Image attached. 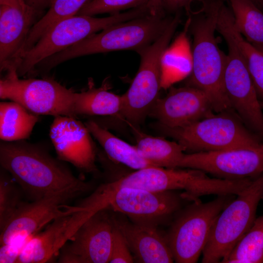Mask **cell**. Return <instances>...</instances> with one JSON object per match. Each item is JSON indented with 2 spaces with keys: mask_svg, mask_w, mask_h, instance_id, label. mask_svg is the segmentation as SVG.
<instances>
[{
  "mask_svg": "<svg viewBox=\"0 0 263 263\" xmlns=\"http://www.w3.org/2000/svg\"><path fill=\"white\" fill-rule=\"evenodd\" d=\"M0 163L33 201L64 191L82 194L91 184L76 177L41 146L23 140L2 141Z\"/></svg>",
  "mask_w": 263,
  "mask_h": 263,
  "instance_id": "6da1fadb",
  "label": "cell"
},
{
  "mask_svg": "<svg viewBox=\"0 0 263 263\" xmlns=\"http://www.w3.org/2000/svg\"><path fill=\"white\" fill-rule=\"evenodd\" d=\"M200 0L201 10L190 15L187 21L193 44L192 69L187 85L202 90L215 113L230 111L224 85L226 55L219 48L215 37L219 11L225 0Z\"/></svg>",
  "mask_w": 263,
  "mask_h": 263,
  "instance_id": "7a4b0ae2",
  "label": "cell"
},
{
  "mask_svg": "<svg viewBox=\"0 0 263 263\" xmlns=\"http://www.w3.org/2000/svg\"><path fill=\"white\" fill-rule=\"evenodd\" d=\"M172 19L165 15L149 14L115 24L44 59L37 67L48 71L66 60L83 56L120 50L137 52L156 40Z\"/></svg>",
  "mask_w": 263,
  "mask_h": 263,
  "instance_id": "3957f363",
  "label": "cell"
},
{
  "mask_svg": "<svg viewBox=\"0 0 263 263\" xmlns=\"http://www.w3.org/2000/svg\"><path fill=\"white\" fill-rule=\"evenodd\" d=\"M229 112L214 113L181 127L169 128L158 122L154 127L191 153L243 148L260 143L256 135Z\"/></svg>",
  "mask_w": 263,
  "mask_h": 263,
  "instance_id": "277c9868",
  "label": "cell"
},
{
  "mask_svg": "<svg viewBox=\"0 0 263 263\" xmlns=\"http://www.w3.org/2000/svg\"><path fill=\"white\" fill-rule=\"evenodd\" d=\"M147 5L105 18L76 15L50 28L35 45L22 56L17 75L22 76L34 70L44 59L60 52L88 37L110 26L148 14Z\"/></svg>",
  "mask_w": 263,
  "mask_h": 263,
  "instance_id": "5b68a950",
  "label": "cell"
},
{
  "mask_svg": "<svg viewBox=\"0 0 263 263\" xmlns=\"http://www.w3.org/2000/svg\"><path fill=\"white\" fill-rule=\"evenodd\" d=\"M230 16H224L217 21V31L225 39L226 55L224 85L231 109L251 132L262 136L263 110L246 61L233 37Z\"/></svg>",
  "mask_w": 263,
  "mask_h": 263,
  "instance_id": "8992f818",
  "label": "cell"
},
{
  "mask_svg": "<svg viewBox=\"0 0 263 263\" xmlns=\"http://www.w3.org/2000/svg\"><path fill=\"white\" fill-rule=\"evenodd\" d=\"M180 21L177 13L163 33L153 43L139 50L141 61L128 91L121 95L120 117L138 127L149 115L159 97L161 82V60Z\"/></svg>",
  "mask_w": 263,
  "mask_h": 263,
  "instance_id": "52a82bcc",
  "label": "cell"
},
{
  "mask_svg": "<svg viewBox=\"0 0 263 263\" xmlns=\"http://www.w3.org/2000/svg\"><path fill=\"white\" fill-rule=\"evenodd\" d=\"M263 193V173L238 194L215 219L203 250V263H222L256 219Z\"/></svg>",
  "mask_w": 263,
  "mask_h": 263,
  "instance_id": "ba28073f",
  "label": "cell"
},
{
  "mask_svg": "<svg viewBox=\"0 0 263 263\" xmlns=\"http://www.w3.org/2000/svg\"><path fill=\"white\" fill-rule=\"evenodd\" d=\"M124 187L107 193L95 191L88 200L94 206L124 214L137 224L153 227L180 210L184 193Z\"/></svg>",
  "mask_w": 263,
  "mask_h": 263,
  "instance_id": "9c48e42d",
  "label": "cell"
},
{
  "mask_svg": "<svg viewBox=\"0 0 263 263\" xmlns=\"http://www.w3.org/2000/svg\"><path fill=\"white\" fill-rule=\"evenodd\" d=\"M233 195H219L208 202L199 200L179 211L165 237L178 263L197 262L207 243L218 215Z\"/></svg>",
  "mask_w": 263,
  "mask_h": 263,
  "instance_id": "30bf717a",
  "label": "cell"
},
{
  "mask_svg": "<svg viewBox=\"0 0 263 263\" xmlns=\"http://www.w3.org/2000/svg\"><path fill=\"white\" fill-rule=\"evenodd\" d=\"M75 93L49 78L5 76L0 80L1 99L19 103L38 115L73 117Z\"/></svg>",
  "mask_w": 263,
  "mask_h": 263,
  "instance_id": "8fae6325",
  "label": "cell"
},
{
  "mask_svg": "<svg viewBox=\"0 0 263 263\" xmlns=\"http://www.w3.org/2000/svg\"><path fill=\"white\" fill-rule=\"evenodd\" d=\"M178 168L199 169L220 178L254 179L263 173V144L185 154Z\"/></svg>",
  "mask_w": 263,
  "mask_h": 263,
  "instance_id": "7c38bea8",
  "label": "cell"
},
{
  "mask_svg": "<svg viewBox=\"0 0 263 263\" xmlns=\"http://www.w3.org/2000/svg\"><path fill=\"white\" fill-rule=\"evenodd\" d=\"M82 193L64 191L21 205L16 214L0 231V244L28 240L55 219L77 211L84 206H71L68 202Z\"/></svg>",
  "mask_w": 263,
  "mask_h": 263,
  "instance_id": "4fadbf2b",
  "label": "cell"
},
{
  "mask_svg": "<svg viewBox=\"0 0 263 263\" xmlns=\"http://www.w3.org/2000/svg\"><path fill=\"white\" fill-rule=\"evenodd\" d=\"M40 13L24 0H0V69L5 76H18L26 41Z\"/></svg>",
  "mask_w": 263,
  "mask_h": 263,
  "instance_id": "5bb4252c",
  "label": "cell"
},
{
  "mask_svg": "<svg viewBox=\"0 0 263 263\" xmlns=\"http://www.w3.org/2000/svg\"><path fill=\"white\" fill-rule=\"evenodd\" d=\"M105 210H98L84 222L61 249L59 263H110L114 225Z\"/></svg>",
  "mask_w": 263,
  "mask_h": 263,
  "instance_id": "9a60e30c",
  "label": "cell"
},
{
  "mask_svg": "<svg viewBox=\"0 0 263 263\" xmlns=\"http://www.w3.org/2000/svg\"><path fill=\"white\" fill-rule=\"evenodd\" d=\"M49 134L59 160L70 163L84 172H98L95 146L85 124L75 117L56 116Z\"/></svg>",
  "mask_w": 263,
  "mask_h": 263,
  "instance_id": "2e32d148",
  "label": "cell"
},
{
  "mask_svg": "<svg viewBox=\"0 0 263 263\" xmlns=\"http://www.w3.org/2000/svg\"><path fill=\"white\" fill-rule=\"evenodd\" d=\"M83 206V208L77 211L55 219L45 230L34 235L23 248L17 263H46L59 255L84 222L101 209Z\"/></svg>",
  "mask_w": 263,
  "mask_h": 263,
  "instance_id": "e0dca14e",
  "label": "cell"
},
{
  "mask_svg": "<svg viewBox=\"0 0 263 263\" xmlns=\"http://www.w3.org/2000/svg\"><path fill=\"white\" fill-rule=\"evenodd\" d=\"M215 113L206 94L200 89L188 86L170 88L158 97L149 115L169 128L184 127Z\"/></svg>",
  "mask_w": 263,
  "mask_h": 263,
  "instance_id": "ac0fdd59",
  "label": "cell"
},
{
  "mask_svg": "<svg viewBox=\"0 0 263 263\" xmlns=\"http://www.w3.org/2000/svg\"><path fill=\"white\" fill-rule=\"evenodd\" d=\"M196 171L191 169H178L151 166L139 169L117 180L102 185L98 189L107 193L124 187L152 191L184 190L192 191L195 186Z\"/></svg>",
  "mask_w": 263,
  "mask_h": 263,
  "instance_id": "d6986e66",
  "label": "cell"
},
{
  "mask_svg": "<svg viewBox=\"0 0 263 263\" xmlns=\"http://www.w3.org/2000/svg\"><path fill=\"white\" fill-rule=\"evenodd\" d=\"M122 234L134 261L142 263H169L174 261L166 238L156 228L130 222L122 217H112Z\"/></svg>",
  "mask_w": 263,
  "mask_h": 263,
  "instance_id": "ffe728a7",
  "label": "cell"
},
{
  "mask_svg": "<svg viewBox=\"0 0 263 263\" xmlns=\"http://www.w3.org/2000/svg\"><path fill=\"white\" fill-rule=\"evenodd\" d=\"M125 121L135 138L136 148L144 158L157 167L178 168L185 154V150L181 144L163 137L148 134L138 127Z\"/></svg>",
  "mask_w": 263,
  "mask_h": 263,
  "instance_id": "44dd1931",
  "label": "cell"
},
{
  "mask_svg": "<svg viewBox=\"0 0 263 263\" xmlns=\"http://www.w3.org/2000/svg\"><path fill=\"white\" fill-rule=\"evenodd\" d=\"M85 124L112 161L136 170L155 166L140 154L135 146L117 137L94 120Z\"/></svg>",
  "mask_w": 263,
  "mask_h": 263,
  "instance_id": "7402d4cb",
  "label": "cell"
},
{
  "mask_svg": "<svg viewBox=\"0 0 263 263\" xmlns=\"http://www.w3.org/2000/svg\"><path fill=\"white\" fill-rule=\"evenodd\" d=\"M121 105V95L109 91L105 86L91 88L75 93L72 115L75 118L80 115L119 117Z\"/></svg>",
  "mask_w": 263,
  "mask_h": 263,
  "instance_id": "603a6c76",
  "label": "cell"
},
{
  "mask_svg": "<svg viewBox=\"0 0 263 263\" xmlns=\"http://www.w3.org/2000/svg\"><path fill=\"white\" fill-rule=\"evenodd\" d=\"M33 113L15 101L0 103V138L5 142L27 139L39 120Z\"/></svg>",
  "mask_w": 263,
  "mask_h": 263,
  "instance_id": "cb8c5ba5",
  "label": "cell"
},
{
  "mask_svg": "<svg viewBox=\"0 0 263 263\" xmlns=\"http://www.w3.org/2000/svg\"><path fill=\"white\" fill-rule=\"evenodd\" d=\"M234 26L253 45L263 46V11L252 0H228Z\"/></svg>",
  "mask_w": 263,
  "mask_h": 263,
  "instance_id": "d4e9b609",
  "label": "cell"
},
{
  "mask_svg": "<svg viewBox=\"0 0 263 263\" xmlns=\"http://www.w3.org/2000/svg\"><path fill=\"white\" fill-rule=\"evenodd\" d=\"M170 48L165 51L163 56L175 61L161 60V88L167 89L174 83L179 81L190 75L192 69V56L178 60L190 53L188 40L183 35Z\"/></svg>",
  "mask_w": 263,
  "mask_h": 263,
  "instance_id": "484cf974",
  "label": "cell"
},
{
  "mask_svg": "<svg viewBox=\"0 0 263 263\" xmlns=\"http://www.w3.org/2000/svg\"><path fill=\"white\" fill-rule=\"evenodd\" d=\"M90 0H54L49 10L31 29L23 54L31 49L41 37L58 22L76 15Z\"/></svg>",
  "mask_w": 263,
  "mask_h": 263,
  "instance_id": "4316f807",
  "label": "cell"
},
{
  "mask_svg": "<svg viewBox=\"0 0 263 263\" xmlns=\"http://www.w3.org/2000/svg\"><path fill=\"white\" fill-rule=\"evenodd\" d=\"M222 263H263V215L256 218L248 231Z\"/></svg>",
  "mask_w": 263,
  "mask_h": 263,
  "instance_id": "83f0119b",
  "label": "cell"
},
{
  "mask_svg": "<svg viewBox=\"0 0 263 263\" xmlns=\"http://www.w3.org/2000/svg\"><path fill=\"white\" fill-rule=\"evenodd\" d=\"M0 175V229L2 230L16 214L23 202L18 184L2 168Z\"/></svg>",
  "mask_w": 263,
  "mask_h": 263,
  "instance_id": "f1b7e54d",
  "label": "cell"
},
{
  "mask_svg": "<svg viewBox=\"0 0 263 263\" xmlns=\"http://www.w3.org/2000/svg\"><path fill=\"white\" fill-rule=\"evenodd\" d=\"M231 30L235 40L247 65L261 102H263V54L248 42L238 31L233 19Z\"/></svg>",
  "mask_w": 263,
  "mask_h": 263,
  "instance_id": "f546056e",
  "label": "cell"
},
{
  "mask_svg": "<svg viewBox=\"0 0 263 263\" xmlns=\"http://www.w3.org/2000/svg\"><path fill=\"white\" fill-rule=\"evenodd\" d=\"M150 0H90L77 15L94 16L103 13L113 15L122 11L148 4Z\"/></svg>",
  "mask_w": 263,
  "mask_h": 263,
  "instance_id": "4dcf8cb0",
  "label": "cell"
},
{
  "mask_svg": "<svg viewBox=\"0 0 263 263\" xmlns=\"http://www.w3.org/2000/svg\"><path fill=\"white\" fill-rule=\"evenodd\" d=\"M134 261L133 256L127 242L114 225L110 263H131Z\"/></svg>",
  "mask_w": 263,
  "mask_h": 263,
  "instance_id": "1f68e13d",
  "label": "cell"
},
{
  "mask_svg": "<svg viewBox=\"0 0 263 263\" xmlns=\"http://www.w3.org/2000/svg\"><path fill=\"white\" fill-rule=\"evenodd\" d=\"M29 240L13 242L1 244L0 248V263H17L21 251Z\"/></svg>",
  "mask_w": 263,
  "mask_h": 263,
  "instance_id": "d6a6232c",
  "label": "cell"
},
{
  "mask_svg": "<svg viewBox=\"0 0 263 263\" xmlns=\"http://www.w3.org/2000/svg\"><path fill=\"white\" fill-rule=\"evenodd\" d=\"M192 0H162L164 8L174 11L185 7L188 10V7Z\"/></svg>",
  "mask_w": 263,
  "mask_h": 263,
  "instance_id": "836d02e7",
  "label": "cell"
},
{
  "mask_svg": "<svg viewBox=\"0 0 263 263\" xmlns=\"http://www.w3.org/2000/svg\"><path fill=\"white\" fill-rule=\"evenodd\" d=\"M25 2L36 10L41 12L50 7L54 0H24Z\"/></svg>",
  "mask_w": 263,
  "mask_h": 263,
  "instance_id": "e575fe53",
  "label": "cell"
},
{
  "mask_svg": "<svg viewBox=\"0 0 263 263\" xmlns=\"http://www.w3.org/2000/svg\"><path fill=\"white\" fill-rule=\"evenodd\" d=\"M148 5L150 14L165 15L162 0H150Z\"/></svg>",
  "mask_w": 263,
  "mask_h": 263,
  "instance_id": "d590c367",
  "label": "cell"
},
{
  "mask_svg": "<svg viewBox=\"0 0 263 263\" xmlns=\"http://www.w3.org/2000/svg\"><path fill=\"white\" fill-rule=\"evenodd\" d=\"M263 11V0H252Z\"/></svg>",
  "mask_w": 263,
  "mask_h": 263,
  "instance_id": "8d00e7d4",
  "label": "cell"
},
{
  "mask_svg": "<svg viewBox=\"0 0 263 263\" xmlns=\"http://www.w3.org/2000/svg\"><path fill=\"white\" fill-rule=\"evenodd\" d=\"M256 49L263 54V46L262 45H253Z\"/></svg>",
  "mask_w": 263,
  "mask_h": 263,
  "instance_id": "74e56055",
  "label": "cell"
},
{
  "mask_svg": "<svg viewBox=\"0 0 263 263\" xmlns=\"http://www.w3.org/2000/svg\"><path fill=\"white\" fill-rule=\"evenodd\" d=\"M261 105H262V109L263 110V102H261ZM261 136L263 137V133L262 134Z\"/></svg>",
  "mask_w": 263,
  "mask_h": 263,
  "instance_id": "f35d334b",
  "label": "cell"
},
{
  "mask_svg": "<svg viewBox=\"0 0 263 263\" xmlns=\"http://www.w3.org/2000/svg\"><path fill=\"white\" fill-rule=\"evenodd\" d=\"M262 198H263V196H262Z\"/></svg>",
  "mask_w": 263,
  "mask_h": 263,
  "instance_id": "ab89813d",
  "label": "cell"
}]
</instances>
